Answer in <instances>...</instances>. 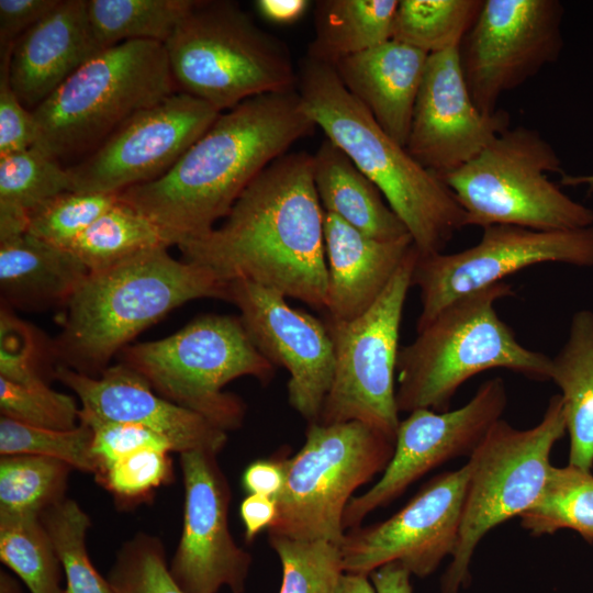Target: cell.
<instances>
[{
    "label": "cell",
    "instance_id": "40",
    "mask_svg": "<svg viewBox=\"0 0 593 593\" xmlns=\"http://www.w3.org/2000/svg\"><path fill=\"white\" fill-rule=\"evenodd\" d=\"M115 593H183L159 538L138 533L119 549L107 578Z\"/></svg>",
    "mask_w": 593,
    "mask_h": 593
},
{
    "label": "cell",
    "instance_id": "24",
    "mask_svg": "<svg viewBox=\"0 0 593 593\" xmlns=\"http://www.w3.org/2000/svg\"><path fill=\"white\" fill-rule=\"evenodd\" d=\"M427 58V53L390 40L333 67L382 130L405 147Z\"/></svg>",
    "mask_w": 593,
    "mask_h": 593
},
{
    "label": "cell",
    "instance_id": "39",
    "mask_svg": "<svg viewBox=\"0 0 593 593\" xmlns=\"http://www.w3.org/2000/svg\"><path fill=\"white\" fill-rule=\"evenodd\" d=\"M118 201V193L65 191L27 214V233L68 249L71 243Z\"/></svg>",
    "mask_w": 593,
    "mask_h": 593
},
{
    "label": "cell",
    "instance_id": "2",
    "mask_svg": "<svg viewBox=\"0 0 593 593\" xmlns=\"http://www.w3.org/2000/svg\"><path fill=\"white\" fill-rule=\"evenodd\" d=\"M315 127L296 89L250 98L222 112L166 174L118 198L178 247L215 227L255 177Z\"/></svg>",
    "mask_w": 593,
    "mask_h": 593
},
{
    "label": "cell",
    "instance_id": "19",
    "mask_svg": "<svg viewBox=\"0 0 593 593\" xmlns=\"http://www.w3.org/2000/svg\"><path fill=\"white\" fill-rule=\"evenodd\" d=\"M215 454H180L184 485L183 524L169 571L183 593H244L251 555L228 527L230 486Z\"/></svg>",
    "mask_w": 593,
    "mask_h": 593
},
{
    "label": "cell",
    "instance_id": "12",
    "mask_svg": "<svg viewBox=\"0 0 593 593\" xmlns=\"http://www.w3.org/2000/svg\"><path fill=\"white\" fill-rule=\"evenodd\" d=\"M418 251H409L378 300L351 321H324L335 367L317 423L357 421L395 440L401 422L395 373L403 309Z\"/></svg>",
    "mask_w": 593,
    "mask_h": 593
},
{
    "label": "cell",
    "instance_id": "34",
    "mask_svg": "<svg viewBox=\"0 0 593 593\" xmlns=\"http://www.w3.org/2000/svg\"><path fill=\"white\" fill-rule=\"evenodd\" d=\"M71 467L60 460L9 455L0 458V512L41 514L66 497Z\"/></svg>",
    "mask_w": 593,
    "mask_h": 593
},
{
    "label": "cell",
    "instance_id": "43",
    "mask_svg": "<svg viewBox=\"0 0 593 593\" xmlns=\"http://www.w3.org/2000/svg\"><path fill=\"white\" fill-rule=\"evenodd\" d=\"M169 452L143 449L105 468L98 480L119 499H139L168 481L171 474Z\"/></svg>",
    "mask_w": 593,
    "mask_h": 593
},
{
    "label": "cell",
    "instance_id": "36",
    "mask_svg": "<svg viewBox=\"0 0 593 593\" xmlns=\"http://www.w3.org/2000/svg\"><path fill=\"white\" fill-rule=\"evenodd\" d=\"M74 191L68 168L31 146L0 157V208L25 214L45 200Z\"/></svg>",
    "mask_w": 593,
    "mask_h": 593
},
{
    "label": "cell",
    "instance_id": "20",
    "mask_svg": "<svg viewBox=\"0 0 593 593\" xmlns=\"http://www.w3.org/2000/svg\"><path fill=\"white\" fill-rule=\"evenodd\" d=\"M508 127L505 111L485 114L474 104L459 47L428 55L405 146L419 165L438 177L451 172Z\"/></svg>",
    "mask_w": 593,
    "mask_h": 593
},
{
    "label": "cell",
    "instance_id": "46",
    "mask_svg": "<svg viewBox=\"0 0 593 593\" xmlns=\"http://www.w3.org/2000/svg\"><path fill=\"white\" fill-rule=\"evenodd\" d=\"M60 0H0V51L14 43L49 14Z\"/></svg>",
    "mask_w": 593,
    "mask_h": 593
},
{
    "label": "cell",
    "instance_id": "18",
    "mask_svg": "<svg viewBox=\"0 0 593 593\" xmlns=\"http://www.w3.org/2000/svg\"><path fill=\"white\" fill-rule=\"evenodd\" d=\"M257 349L290 374L288 401L307 423L318 421L329 391L334 345L324 321L289 305L287 298L249 280L228 282L227 299Z\"/></svg>",
    "mask_w": 593,
    "mask_h": 593
},
{
    "label": "cell",
    "instance_id": "14",
    "mask_svg": "<svg viewBox=\"0 0 593 593\" xmlns=\"http://www.w3.org/2000/svg\"><path fill=\"white\" fill-rule=\"evenodd\" d=\"M563 15L558 0L483 1L459 46L462 75L481 112L499 111L506 92L559 58Z\"/></svg>",
    "mask_w": 593,
    "mask_h": 593
},
{
    "label": "cell",
    "instance_id": "4",
    "mask_svg": "<svg viewBox=\"0 0 593 593\" xmlns=\"http://www.w3.org/2000/svg\"><path fill=\"white\" fill-rule=\"evenodd\" d=\"M296 90L316 127L380 190L418 254L444 251L466 227V214L445 182L382 130L333 66L306 56Z\"/></svg>",
    "mask_w": 593,
    "mask_h": 593
},
{
    "label": "cell",
    "instance_id": "50",
    "mask_svg": "<svg viewBox=\"0 0 593 593\" xmlns=\"http://www.w3.org/2000/svg\"><path fill=\"white\" fill-rule=\"evenodd\" d=\"M411 573L399 562L387 563L370 573L377 593H412Z\"/></svg>",
    "mask_w": 593,
    "mask_h": 593
},
{
    "label": "cell",
    "instance_id": "27",
    "mask_svg": "<svg viewBox=\"0 0 593 593\" xmlns=\"http://www.w3.org/2000/svg\"><path fill=\"white\" fill-rule=\"evenodd\" d=\"M550 380L559 388L570 437L569 465L593 467V311H577L568 337L551 357Z\"/></svg>",
    "mask_w": 593,
    "mask_h": 593
},
{
    "label": "cell",
    "instance_id": "32",
    "mask_svg": "<svg viewBox=\"0 0 593 593\" xmlns=\"http://www.w3.org/2000/svg\"><path fill=\"white\" fill-rule=\"evenodd\" d=\"M484 0H401L392 40L434 54L460 46Z\"/></svg>",
    "mask_w": 593,
    "mask_h": 593
},
{
    "label": "cell",
    "instance_id": "30",
    "mask_svg": "<svg viewBox=\"0 0 593 593\" xmlns=\"http://www.w3.org/2000/svg\"><path fill=\"white\" fill-rule=\"evenodd\" d=\"M157 247H169L160 230L138 210L118 198L71 243L68 250L91 272Z\"/></svg>",
    "mask_w": 593,
    "mask_h": 593
},
{
    "label": "cell",
    "instance_id": "33",
    "mask_svg": "<svg viewBox=\"0 0 593 593\" xmlns=\"http://www.w3.org/2000/svg\"><path fill=\"white\" fill-rule=\"evenodd\" d=\"M0 559L31 593H64L63 569L38 514L0 512Z\"/></svg>",
    "mask_w": 593,
    "mask_h": 593
},
{
    "label": "cell",
    "instance_id": "52",
    "mask_svg": "<svg viewBox=\"0 0 593 593\" xmlns=\"http://www.w3.org/2000/svg\"><path fill=\"white\" fill-rule=\"evenodd\" d=\"M560 183L566 187L584 186L588 193H593V174L590 175H569L562 174Z\"/></svg>",
    "mask_w": 593,
    "mask_h": 593
},
{
    "label": "cell",
    "instance_id": "3",
    "mask_svg": "<svg viewBox=\"0 0 593 593\" xmlns=\"http://www.w3.org/2000/svg\"><path fill=\"white\" fill-rule=\"evenodd\" d=\"M168 247L91 271L64 305L52 353L58 365L97 377L128 342L186 302L227 299L228 282Z\"/></svg>",
    "mask_w": 593,
    "mask_h": 593
},
{
    "label": "cell",
    "instance_id": "44",
    "mask_svg": "<svg viewBox=\"0 0 593 593\" xmlns=\"http://www.w3.org/2000/svg\"><path fill=\"white\" fill-rule=\"evenodd\" d=\"M92 429V454L100 465L98 481L107 467L143 449L172 451L171 445L159 434L144 426L80 417Z\"/></svg>",
    "mask_w": 593,
    "mask_h": 593
},
{
    "label": "cell",
    "instance_id": "7",
    "mask_svg": "<svg viewBox=\"0 0 593 593\" xmlns=\"http://www.w3.org/2000/svg\"><path fill=\"white\" fill-rule=\"evenodd\" d=\"M164 45L179 91L220 112L296 89L287 45L234 1L198 0Z\"/></svg>",
    "mask_w": 593,
    "mask_h": 593
},
{
    "label": "cell",
    "instance_id": "29",
    "mask_svg": "<svg viewBox=\"0 0 593 593\" xmlns=\"http://www.w3.org/2000/svg\"><path fill=\"white\" fill-rule=\"evenodd\" d=\"M198 0H87L93 35L104 49L127 41L165 44Z\"/></svg>",
    "mask_w": 593,
    "mask_h": 593
},
{
    "label": "cell",
    "instance_id": "25",
    "mask_svg": "<svg viewBox=\"0 0 593 593\" xmlns=\"http://www.w3.org/2000/svg\"><path fill=\"white\" fill-rule=\"evenodd\" d=\"M88 273L70 250L27 232L0 240L1 299L9 309L65 305Z\"/></svg>",
    "mask_w": 593,
    "mask_h": 593
},
{
    "label": "cell",
    "instance_id": "41",
    "mask_svg": "<svg viewBox=\"0 0 593 593\" xmlns=\"http://www.w3.org/2000/svg\"><path fill=\"white\" fill-rule=\"evenodd\" d=\"M1 415L52 429H72L80 423L76 400L53 390L48 383L24 385L0 377Z\"/></svg>",
    "mask_w": 593,
    "mask_h": 593
},
{
    "label": "cell",
    "instance_id": "31",
    "mask_svg": "<svg viewBox=\"0 0 593 593\" xmlns=\"http://www.w3.org/2000/svg\"><path fill=\"white\" fill-rule=\"evenodd\" d=\"M533 536L572 529L593 544V474L572 465L551 467L538 500L521 516Z\"/></svg>",
    "mask_w": 593,
    "mask_h": 593
},
{
    "label": "cell",
    "instance_id": "1",
    "mask_svg": "<svg viewBox=\"0 0 593 593\" xmlns=\"http://www.w3.org/2000/svg\"><path fill=\"white\" fill-rule=\"evenodd\" d=\"M183 259L221 279L249 280L325 311L324 210L313 154L286 153L239 195L221 225L178 246Z\"/></svg>",
    "mask_w": 593,
    "mask_h": 593
},
{
    "label": "cell",
    "instance_id": "53",
    "mask_svg": "<svg viewBox=\"0 0 593 593\" xmlns=\"http://www.w3.org/2000/svg\"><path fill=\"white\" fill-rule=\"evenodd\" d=\"M0 593H21L18 582L3 571L0 572Z\"/></svg>",
    "mask_w": 593,
    "mask_h": 593
},
{
    "label": "cell",
    "instance_id": "22",
    "mask_svg": "<svg viewBox=\"0 0 593 593\" xmlns=\"http://www.w3.org/2000/svg\"><path fill=\"white\" fill-rule=\"evenodd\" d=\"M101 51L88 19L87 0H60L14 43L9 63L11 87L33 111Z\"/></svg>",
    "mask_w": 593,
    "mask_h": 593
},
{
    "label": "cell",
    "instance_id": "11",
    "mask_svg": "<svg viewBox=\"0 0 593 593\" xmlns=\"http://www.w3.org/2000/svg\"><path fill=\"white\" fill-rule=\"evenodd\" d=\"M394 443L357 421L309 423L303 446L283 457L284 484L268 536L340 545L348 503L360 486L385 470Z\"/></svg>",
    "mask_w": 593,
    "mask_h": 593
},
{
    "label": "cell",
    "instance_id": "35",
    "mask_svg": "<svg viewBox=\"0 0 593 593\" xmlns=\"http://www.w3.org/2000/svg\"><path fill=\"white\" fill-rule=\"evenodd\" d=\"M66 577L64 593H115L94 568L87 550L89 515L72 499L65 497L40 514Z\"/></svg>",
    "mask_w": 593,
    "mask_h": 593
},
{
    "label": "cell",
    "instance_id": "38",
    "mask_svg": "<svg viewBox=\"0 0 593 593\" xmlns=\"http://www.w3.org/2000/svg\"><path fill=\"white\" fill-rule=\"evenodd\" d=\"M268 540L282 567L279 593H336L345 573L339 545L283 536Z\"/></svg>",
    "mask_w": 593,
    "mask_h": 593
},
{
    "label": "cell",
    "instance_id": "21",
    "mask_svg": "<svg viewBox=\"0 0 593 593\" xmlns=\"http://www.w3.org/2000/svg\"><path fill=\"white\" fill-rule=\"evenodd\" d=\"M53 377L80 401V417L132 423L163 436L172 451H206L217 455L227 432L204 416L158 394L138 372L121 362L97 377L57 365Z\"/></svg>",
    "mask_w": 593,
    "mask_h": 593
},
{
    "label": "cell",
    "instance_id": "17",
    "mask_svg": "<svg viewBox=\"0 0 593 593\" xmlns=\"http://www.w3.org/2000/svg\"><path fill=\"white\" fill-rule=\"evenodd\" d=\"M468 477L467 463L435 475L388 519L346 532L339 545L344 571L370 575L399 562L416 577L432 574L455 551Z\"/></svg>",
    "mask_w": 593,
    "mask_h": 593
},
{
    "label": "cell",
    "instance_id": "49",
    "mask_svg": "<svg viewBox=\"0 0 593 593\" xmlns=\"http://www.w3.org/2000/svg\"><path fill=\"white\" fill-rule=\"evenodd\" d=\"M307 0H257L255 8L266 20L277 24L298 21L309 9Z\"/></svg>",
    "mask_w": 593,
    "mask_h": 593
},
{
    "label": "cell",
    "instance_id": "37",
    "mask_svg": "<svg viewBox=\"0 0 593 593\" xmlns=\"http://www.w3.org/2000/svg\"><path fill=\"white\" fill-rule=\"evenodd\" d=\"M34 455L60 460L72 469L100 473L92 454V429L79 423L72 429H52L0 417V456Z\"/></svg>",
    "mask_w": 593,
    "mask_h": 593
},
{
    "label": "cell",
    "instance_id": "13",
    "mask_svg": "<svg viewBox=\"0 0 593 593\" xmlns=\"http://www.w3.org/2000/svg\"><path fill=\"white\" fill-rule=\"evenodd\" d=\"M482 230L480 240L463 250L417 255L412 275L421 300L416 331L452 301L528 267L546 262L593 267V226L536 231L491 225Z\"/></svg>",
    "mask_w": 593,
    "mask_h": 593
},
{
    "label": "cell",
    "instance_id": "8",
    "mask_svg": "<svg viewBox=\"0 0 593 593\" xmlns=\"http://www.w3.org/2000/svg\"><path fill=\"white\" fill-rule=\"evenodd\" d=\"M127 365L165 399L228 432L242 426L243 400L223 388L240 377L268 382L275 366L257 349L239 316H200L172 335L127 345Z\"/></svg>",
    "mask_w": 593,
    "mask_h": 593
},
{
    "label": "cell",
    "instance_id": "10",
    "mask_svg": "<svg viewBox=\"0 0 593 593\" xmlns=\"http://www.w3.org/2000/svg\"><path fill=\"white\" fill-rule=\"evenodd\" d=\"M567 433L560 394L550 398L541 419L519 429L500 418L469 457L458 541L441 577V593H459L470 581L479 542L502 523L521 516L540 496L551 469L550 454Z\"/></svg>",
    "mask_w": 593,
    "mask_h": 593
},
{
    "label": "cell",
    "instance_id": "23",
    "mask_svg": "<svg viewBox=\"0 0 593 593\" xmlns=\"http://www.w3.org/2000/svg\"><path fill=\"white\" fill-rule=\"evenodd\" d=\"M327 262L326 317L351 321L378 300L414 246L411 235L393 240L369 237L324 212Z\"/></svg>",
    "mask_w": 593,
    "mask_h": 593
},
{
    "label": "cell",
    "instance_id": "42",
    "mask_svg": "<svg viewBox=\"0 0 593 593\" xmlns=\"http://www.w3.org/2000/svg\"><path fill=\"white\" fill-rule=\"evenodd\" d=\"M44 348L36 332L1 305L0 377L24 385L48 383L42 367Z\"/></svg>",
    "mask_w": 593,
    "mask_h": 593
},
{
    "label": "cell",
    "instance_id": "16",
    "mask_svg": "<svg viewBox=\"0 0 593 593\" xmlns=\"http://www.w3.org/2000/svg\"><path fill=\"white\" fill-rule=\"evenodd\" d=\"M506 404L505 382L494 377L481 383L459 409L410 412L399 424L394 452L381 478L348 503L344 529L361 526L370 513L393 502L433 469L458 457H470L493 424L502 418Z\"/></svg>",
    "mask_w": 593,
    "mask_h": 593
},
{
    "label": "cell",
    "instance_id": "47",
    "mask_svg": "<svg viewBox=\"0 0 593 593\" xmlns=\"http://www.w3.org/2000/svg\"><path fill=\"white\" fill-rule=\"evenodd\" d=\"M242 482L248 494L277 500L284 484L283 457L251 462L245 469Z\"/></svg>",
    "mask_w": 593,
    "mask_h": 593
},
{
    "label": "cell",
    "instance_id": "15",
    "mask_svg": "<svg viewBox=\"0 0 593 593\" xmlns=\"http://www.w3.org/2000/svg\"><path fill=\"white\" fill-rule=\"evenodd\" d=\"M221 113L181 91L142 110L80 161L67 167L74 191L120 193L156 180Z\"/></svg>",
    "mask_w": 593,
    "mask_h": 593
},
{
    "label": "cell",
    "instance_id": "6",
    "mask_svg": "<svg viewBox=\"0 0 593 593\" xmlns=\"http://www.w3.org/2000/svg\"><path fill=\"white\" fill-rule=\"evenodd\" d=\"M178 91L164 44L104 48L32 111L33 146L59 163L85 157L133 115Z\"/></svg>",
    "mask_w": 593,
    "mask_h": 593
},
{
    "label": "cell",
    "instance_id": "51",
    "mask_svg": "<svg viewBox=\"0 0 593 593\" xmlns=\"http://www.w3.org/2000/svg\"><path fill=\"white\" fill-rule=\"evenodd\" d=\"M336 593H377L369 575L345 572Z\"/></svg>",
    "mask_w": 593,
    "mask_h": 593
},
{
    "label": "cell",
    "instance_id": "9",
    "mask_svg": "<svg viewBox=\"0 0 593 593\" xmlns=\"http://www.w3.org/2000/svg\"><path fill=\"white\" fill-rule=\"evenodd\" d=\"M563 174L551 144L530 127L502 132L478 156L439 178L466 214V226L514 225L536 231L593 226V210L548 177Z\"/></svg>",
    "mask_w": 593,
    "mask_h": 593
},
{
    "label": "cell",
    "instance_id": "5",
    "mask_svg": "<svg viewBox=\"0 0 593 593\" xmlns=\"http://www.w3.org/2000/svg\"><path fill=\"white\" fill-rule=\"evenodd\" d=\"M513 293L512 286L503 281L463 295L417 331L412 343L400 347L399 412L448 411L458 389L490 369L550 380L551 357L522 345L496 312L495 303Z\"/></svg>",
    "mask_w": 593,
    "mask_h": 593
},
{
    "label": "cell",
    "instance_id": "48",
    "mask_svg": "<svg viewBox=\"0 0 593 593\" xmlns=\"http://www.w3.org/2000/svg\"><path fill=\"white\" fill-rule=\"evenodd\" d=\"M239 515L245 527V538L250 542L260 532L273 524L277 501L269 496L248 494L240 503Z\"/></svg>",
    "mask_w": 593,
    "mask_h": 593
},
{
    "label": "cell",
    "instance_id": "45",
    "mask_svg": "<svg viewBox=\"0 0 593 593\" xmlns=\"http://www.w3.org/2000/svg\"><path fill=\"white\" fill-rule=\"evenodd\" d=\"M12 48L0 52V157L30 148L35 138L32 111L23 105L10 83Z\"/></svg>",
    "mask_w": 593,
    "mask_h": 593
},
{
    "label": "cell",
    "instance_id": "26",
    "mask_svg": "<svg viewBox=\"0 0 593 593\" xmlns=\"http://www.w3.org/2000/svg\"><path fill=\"white\" fill-rule=\"evenodd\" d=\"M313 178L324 212L372 238L410 235L374 183L327 138L313 154Z\"/></svg>",
    "mask_w": 593,
    "mask_h": 593
},
{
    "label": "cell",
    "instance_id": "28",
    "mask_svg": "<svg viewBox=\"0 0 593 593\" xmlns=\"http://www.w3.org/2000/svg\"><path fill=\"white\" fill-rule=\"evenodd\" d=\"M398 0H322L309 57L333 66L392 40Z\"/></svg>",
    "mask_w": 593,
    "mask_h": 593
}]
</instances>
